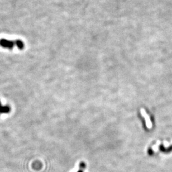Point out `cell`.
Returning a JSON list of instances; mask_svg holds the SVG:
<instances>
[{
    "instance_id": "1",
    "label": "cell",
    "mask_w": 172,
    "mask_h": 172,
    "mask_svg": "<svg viewBox=\"0 0 172 172\" xmlns=\"http://www.w3.org/2000/svg\"><path fill=\"white\" fill-rule=\"evenodd\" d=\"M16 45L17 48L20 50H22L24 49V44L22 41L17 40L15 41H10L7 40L6 39H1L0 40V46L3 47V48L8 49L12 50L14 47V46Z\"/></svg>"
},
{
    "instance_id": "2",
    "label": "cell",
    "mask_w": 172,
    "mask_h": 172,
    "mask_svg": "<svg viewBox=\"0 0 172 172\" xmlns=\"http://www.w3.org/2000/svg\"><path fill=\"white\" fill-rule=\"evenodd\" d=\"M141 113H142V116L144 117V118H145L146 121V123H147L146 124H147V127H148L149 128H150V127L152 126V124L151 121H150V120L149 119V117L148 115L145 113V112L144 111V109H142V110H141Z\"/></svg>"
}]
</instances>
